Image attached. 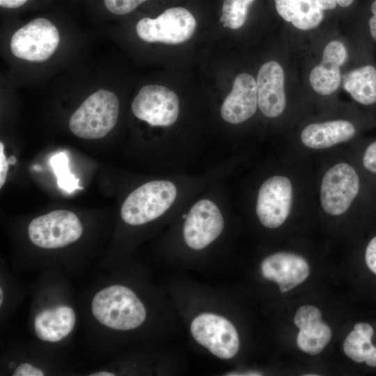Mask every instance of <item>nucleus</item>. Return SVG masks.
<instances>
[{
  "instance_id": "a878e982",
  "label": "nucleus",
  "mask_w": 376,
  "mask_h": 376,
  "mask_svg": "<svg viewBox=\"0 0 376 376\" xmlns=\"http://www.w3.org/2000/svg\"><path fill=\"white\" fill-rule=\"evenodd\" d=\"M363 260L366 269L376 278V235L371 237L366 244Z\"/></svg>"
},
{
  "instance_id": "f704fd0d",
  "label": "nucleus",
  "mask_w": 376,
  "mask_h": 376,
  "mask_svg": "<svg viewBox=\"0 0 376 376\" xmlns=\"http://www.w3.org/2000/svg\"><path fill=\"white\" fill-rule=\"evenodd\" d=\"M3 299V289L1 287V288H0V304H1V306L2 305Z\"/></svg>"
},
{
  "instance_id": "9d476101",
  "label": "nucleus",
  "mask_w": 376,
  "mask_h": 376,
  "mask_svg": "<svg viewBox=\"0 0 376 376\" xmlns=\"http://www.w3.org/2000/svg\"><path fill=\"white\" fill-rule=\"evenodd\" d=\"M293 198L291 181L285 176L274 175L260 186L256 203V214L266 228L281 226L290 214Z\"/></svg>"
},
{
  "instance_id": "39448f33",
  "label": "nucleus",
  "mask_w": 376,
  "mask_h": 376,
  "mask_svg": "<svg viewBox=\"0 0 376 376\" xmlns=\"http://www.w3.org/2000/svg\"><path fill=\"white\" fill-rule=\"evenodd\" d=\"M361 191L360 175L354 166L341 162L331 167L322 180L320 198L324 211L333 216L345 212Z\"/></svg>"
},
{
  "instance_id": "4be33fe9",
  "label": "nucleus",
  "mask_w": 376,
  "mask_h": 376,
  "mask_svg": "<svg viewBox=\"0 0 376 376\" xmlns=\"http://www.w3.org/2000/svg\"><path fill=\"white\" fill-rule=\"evenodd\" d=\"M254 0H224L220 22L224 27L236 30L246 21L250 6Z\"/></svg>"
},
{
  "instance_id": "2f4dec72",
  "label": "nucleus",
  "mask_w": 376,
  "mask_h": 376,
  "mask_svg": "<svg viewBox=\"0 0 376 376\" xmlns=\"http://www.w3.org/2000/svg\"><path fill=\"white\" fill-rule=\"evenodd\" d=\"M337 3V5H339L340 7L347 8L351 6L354 0H335Z\"/></svg>"
},
{
  "instance_id": "f257e3e1",
  "label": "nucleus",
  "mask_w": 376,
  "mask_h": 376,
  "mask_svg": "<svg viewBox=\"0 0 376 376\" xmlns=\"http://www.w3.org/2000/svg\"><path fill=\"white\" fill-rule=\"evenodd\" d=\"M95 319L103 326L117 331L139 327L146 318V310L129 288L111 285L98 291L91 302Z\"/></svg>"
},
{
  "instance_id": "f8f14e48",
  "label": "nucleus",
  "mask_w": 376,
  "mask_h": 376,
  "mask_svg": "<svg viewBox=\"0 0 376 376\" xmlns=\"http://www.w3.org/2000/svg\"><path fill=\"white\" fill-rule=\"evenodd\" d=\"M258 107L264 116L274 118L285 110V74L281 64L274 61L265 63L257 79Z\"/></svg>"
},
{
  "instance_id": "473e14b6",
  "label": "nucleus",
  "mask_w": 376,
  "mask_h": 376,
  "mask_svg": "<svg viewBox=\"0 0 376 376\" xmlns=\"http://www.w3.org/2000/svg\"><path fill=\"white\" fill-rule=\"evenodd\" d=\"M91 376H113L115 375L114 373L108 372V371H100L96 372L92 374H90Z\"/></svg>"
},
{
  "instance_id": "7c9ffc66",
  "label": "nucleus",
  "mask_w": 376,
  "mask_h": 376,
  "mask_svg": "<svg viewBox=\"0 0 376 376\" xmlns=\"http://www.w3.org/2000/svg\"><path fill=\"white\" fill-rule=\"evenodd\" d=\"M316 2L322 10H334L337 6L335 0H316Z\"/></svg>"
},
{
  "instance_id": "f03ea898",
  "label": "nucleus",
  "mask_w": 376,
  "mask_h": 376,
  "mask_svg": "<svg viewBox=\"0 0 376 376\" xmlns=\"http://www.w3.org/2000/svg\"><path fill=\"white\" fill-rule=\"evenodd\" d=\"M119 101L111 91L100 89L88 97L70 118L69 127L77 136L97 139L105 136L116 125Z\"/></svg>"
},
{
  "instance_id": "c756f323",
  "label": "nucleus",
  "mask_w": 376,
  "mask_h": 376,
  "mask_svg": "<svg viewBox=\"0 0 376 376\" xmlns=\"http://www.w3.org/2000/svg\"><path fill=\"white\" fill-rule=\"evenodd\" d=\"M28 0H0V6L6 8H16L24 5Z\"/></svg>"
},
{
  "instance_id": "2eb2a0df",
  "label": "nucleus",
  "mask_w": 376,
  "mask_h": 376,
  "mask_svg": "<svg viewBox=\"0 0 376 376\" xmlns=\"http://www.w3.org/2000/svg\"><path fill=\"white\" fill-rule=\"evenodd\" d=\"M258 107L256 80L248 73L238 75L230 93L221 107L222 118L231 124H239L254 115Z\"/></svg>"
},
{
  "instance_id": "a211bd4d",
  "label": "nucleus",
  "mask_w": 376,
  "mask_h": 376,
  "mask_svg": "<svg viewBox=\"0 0 376 376\" xmlns=\"http://www.w3.org/2000/svg\"><path fill=\"white\" fill-rule=\"evenodd\" d=\"M375 336L376 329L372 323L358 322L345 338L344 352L354 362L376 368Z\"/></svg>"
},
{
  "instance_id": "cd10ccee",
  "label": "nucleus",
  "mask_w": 376,
  "mask_h": 376,
  "mask_svg": "<svg viewBox=\"0 0 376 376\" xmlns=\"http://www.w3.org/2000/svg\"><path fill=\"white\" fill-rule=\"evenodd\" d=\"M8 159H7L4 153V146L2 142H0V188H2L4 185L8 171Z\"/></svg>"
},
{
  "instance_id": "412c9836",
  "label": "nucleus",
  "mask_w": 376,
  "mask_h": 376,
  "mask_svg": "<svg viewBox=\"0 0 376 376\" xmlns=\"http://www.w3.org/2000/svg\"><path fill=\"white\" fill-rule=\"evenodd\" d=\"M298 328L297 346L304 352L311 355L320 353L331 338V330L322 321V318L303 323Z\"/></svg>"
},
{
  "instance_id": "423d86ee",
  "label": "nucleus",
  "mask_w": 376,
  "mask_h": 376,
  "mask_svg": "<svg viewBox=\"0 0 376 376\" xmlns=\"http://www.w3.org/2000/svg\"><path fill=\"white\" fill-rule=\"evenodd\" d=\"M196 26V19L188 10L175 7L166 10L156 18H142L136 29L139 37L146 42L177 45L188 40Z\"/></svg>"
},
{
  "instance_id": "1a4fd4ad",
  "label": "nucleus",
  "mask_w": 376,
  "mask_h": 376,
  "mask_svg": "<svg viewBox=\"0 0 376 376\" xmlns=\"http://www.w3.org/2000/svg\"><path fill=\"white\" fill-rule=\"evenodd\" d=\"M132 111L139 119L152 126H169L178 119L179 99L169 88L150 84L142 87L132 103Z\"/></svg>"
},
{
  "instance_id": "dca6fc26",
  "label": "nucleus",
  "mask_w": 376,
  "mask_h": 376,
  "mask_svg": "<svg viewBox=\"0 0 376 376\" xmlns=\"http://www.w3.org/2000/svg\"><path fill=\"white\" fill-rule=\"evenodd\" d=\"M357 133L356 125L346 120L314 123L301 132L302 143L312 149H324L352 139Z\"/></svg>"
},
{
  "instance_id": "5701e85b",
  "label": "nucleus",
  "mask_w": 376,
  "mask_h": 376,
  "mask_svg": "<svg viewBox=\"0 0 376 376\" xmlns=\"http://www.w3.org/2000/svg\"><path fill=\"white\" fill-rule=\"evenodd\" d=\"M51 164L61 189L68 193H72L75 189H83L79 185V180L70 173L68 168V158L64 152L54 155L51 159Z\"/></svg>"
},
{
  "instance_id": "6e6552de",
  "label": "nucleus",
  "mask_w": 376,
  "mask_h": 376,
  "mask_svg": "<svg viewBox=\"0 0 376 376\" xmlns=\"http://www.w3.org/2000/svg\"><path fill=\"white\" fill-rule=\"evenodd\" d=\"M190 329L195 340L219 358L231 359L239 350L240 340L235 327L221 315L201 314L193 320Z\"/></svg>"
},
{
  "instance_id": "9b49d317",
  "label": "nucleus",
  "mask_w": 376,
  "mask_h": 376,
  "mask_svg": "<svg viewBox=\"0 0 376 376\" xmlns=\"http://www.w3.org/2000/svg\"><path fill=\"white\" fill-rule=\"evenodd\" d=\"M224 221L218 207L211 201L202 199L190 209L183 226L186 244L194 250L205 248L221 233Z\"/></svg>"
},
{
  "instance_id": "7ed1b4c3",
  "label": "nucleus",
  "mask_w": 376,
  "mask_h": 376,
  "mask_svg": "<svg viewBox=\"0 0 376 376\" xmlns=\"http://www.w3.org/2000/svg\"><path fill=\"white\" fill-rule=\"evenodd\" d=\"M177 196L175 185L166 180L146 182L131 192L123 201L120 217L124 222L139 226L162 216Z\"/></svg>"
},
{
  "instance_id": "4468645a",
  "label": "nucleus",
  "mask_w": 376,
  "mask_h": 376,
  "mask_svg": "<svg viewBox=\"0 0 376 376\" xmlns=\"http://www.w3.org/2000/svg\"><path fill=\"white\" fill-rule=\"evenodd\" d=\"M261 274L278 283L282 293L304 282L309 275L308 263L297 254L279 252L265 258L260 265Z\"/></svg>"
},
{
  "instance_id": "0eeeda50",
  "label": "nucleus",
  "mask_w": 376,
  "mask_h": 376,
  "mask_svg": "<svg viewBox=\"0 0 376 376\" xmlns=\"http://www.w3.org/2000/svg\"><path fill=\"white\" fill-rule=\"evenodd\" d=\"M59 40V32L55 25L47 19L37 18L13 35L10 49L17 58L32 62H42L55 52Z\"/></svg>"
},
{
  "instance_id": "20e7f679",
  "label": "nucleus",
  "mask_w": 376,
  "mask_h": 376,
  "mask_svg": "<svg viewBox=\"0 0 376 376\" xmlns=\"http://www.w3.org/2000/svg\"><path fill=\"white\" fill-rule=\"evenodd\" d=\"M83 233L82 224L72 212L56 210L33 219L28 226V235L36 246L54 249L77 241Z\"/></svg>"
},
{
  "instance_id": "393cba45",
  "label": "nucleus",
  "mask_w": 376,
  "mask_h": 376,
  "mask_svg": "<svg viewBox=\"0 0 376 376\" xmlns=\"http://www.w3.org/2000/svg\"><path fill=\"white\" fill-rule=\"evenodd\" d=\"M361 164L366 173L376 176V139L368 143L363 149Z\"/></svg>"
},
{
  "instance_id": "aec40b11",
  "label": "nucleus",
  "mask_w": 376,
  "mask_h": 376,
  "mask_svg": "<svg viewBox=\"0 0 376 376\" xmlns=\"http://www.w3.org/2000/svg\"><path fill=\"white\" fill-rule=\"evenodd\" d=\"M343 88L351 97L363 106L376 104V67L363 64L350 70L345 76Z\"/></svg>"
},
{
  "instance_id": "72a5a7b5",
  "label": "nucleus",
  "mask_w": 376,
  "mask_h": 376,
  "mask_svg": "<svg viewBox=\"0 0 376 376\" xmlns=\"http://www.w3.org/2000/svg\"><path fill=\"white\" fill-rule=\"evenodd\" d=\"M16 158L14 156H10L9 158H8V162H9V164H15L16 162Z\"/></svg>"
},
{
  "instance_id": "ddd939ff",
  "label": "nucleus",
  "mask_w": 376,
  "mask_h": 376,
  "mask_svg": "<svg viewBox=\"0 0 376 376\" xmlns=\"http://www.w3.org/2000/svg\"><path fill=\"white\" fill-rule=\"evenodd\" d=\"M347 50L340 40H334L326 45L321 61L309 75V84L318 94L327 96L335 93L341 82L340 68L347 58Z\"/></svg>"
},
{
  "instance_id": "c85d7f7f",
  "label": "nucleus",
  "mask_w": 376,
  "mask_h": 376,
  "mask_svg": "<svg viewBox=\"0 0 376 376\" xmlns=\"http://www.w3.org/2000/svg\"><path fill=\"white\" fill-rule=\"evenodd\" d=\"M368 19V31L370 38L376 43V0H373L370 6Z\"/></svg>"
},
{
  "instance_id": "b1692460",
  "label": "nucleus",
  "mask_w": 376,
  "mask_h": 376,
  "mask_svg": "<svg viewBox=\"0 0 376 376\" xmlns=\"http://www.w3.org/2000/svg\"><path fill=\"white\" fill-rule=\"evenodd\" d=\"M146 0H104L105 7L113 14L125 15L134 10Z\"/></svg>"
},
{
  "instance_id": "f3484780",
  "label": "nucleus",
  "mask_w": 376,
  "mask_h": 376,
  "mask_svg": "<svg viewBox=\"0 0 376 376\" xmlns=\"http://www.w3.org/2000/svg\"><path fill=\"white\" fill-rule=\"evenodd\" d=\"M76 322L75 312L66 305L47 308L40 311L34 318V331L42 340L56 343L68 336Z\"/></svg>"
},
{
  "instance_id": "6ab92c4d",
  "label": "nucleus",
  "mask_w": 376,
  "mask_h": 376,
  "mask_svg": "<svg viewBox=\"0 0 376 376\" xmlns=\"http://www.w3.org/2000/svg\"><path fill=\"white\" fill-rule=\"evenodd\" d=\"M278 14L301 31L317 28L324 19V10L316 0H274Z\"/></svg>"
},
{
  "instance_id": "bb28decb",
  "label": "nucleus",
  "mask_w": 376,
  "mask_h": 376,
  "mask_svg": "<svg viewBox=\"0 0 376 376\" xmlns=\"http://www.w3.org/2000/svg\"><path fill=\"white\" fill-rule=\"evenodd\" d=\"M13 376H43L42 370L29 363L19 364L14 370Z\"/></svg>"
}]
</instances>
